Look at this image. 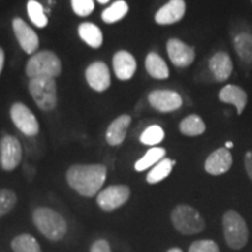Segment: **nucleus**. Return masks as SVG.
<instances>
[{
  "label": "nucleus",
  "mask_w": 252,
  "mask_h": 252,
  "mask_svg": "<svg viewBox=\"0 0 252 252\" xmlns=\"http://www.w3.org/2000/svg\"><path fill=\"white\" fill-rule=\"evenodd\" d=\"M106 167L100 163L74 165L68 169V185L82 196L93 197L99 193L106 179Z\"/></svg>",
  "instance_id": "nucleus-1"
},
{
  "label": "nucleus",
  "mask_w": 252,
  "mask_h": 252,
  "mask_svg": "<svg viewBox=\"0 0 252 252\" xmlns=\"http://www.w3.org/2000/svg\"><path fill=\"white\" fill-rule=\"evenodd\" d=\"M32 219L37 230L50 241H60L67 232L68 226L64 217L50 208H36Z\"/></svg>",
  "instance_id": "nucleus-2"
},
{
  "label": "nucleus",
  "mask_w": 252,
  "mask_h": 252,
  "mask_svg": "<svg viewBox=\"0 0 252 252\" xmlns=\"http://www.w3.org/2000/svg\"><path fill=\"white\" fill-rule=\"evenodd\" d=\"M62 71V64L58 55L50 50H41L32 55L26 64V75L30 78L58 77Z\"/></svg>",
  "instance_id": "nucleus-3"
},
{
  "label": "nucleus",
  "mask_w": 252,
  "mask_h": 252,
  "mask_svg": "<svg viewBox=\"0 0 252 252\" xmlns=\"http://www.w3.org/2000/svg\"><path fill=\"white\" fill-rule=\"evenodd\" d=\"M28 90L32 98L43 111H52L58 104V87L54 78L35 77L31 78Z\"/></svg>",
  "instance_id": "nucleus-4"
},
{
  "label": "nucleus",
  "mask_w": 252,
  "mask_h": 252,
  "mask_svg": "<svg viewBox=\"0 0 252 252\" xmlns=\"http://www.w3.org/2000/svg\"><path fill=\"white\" fill-rule=\"evenodd\" d=\"M223 232L229 248L239 250L249 241V230L243 217L235 210H228L223 215Z\"/></svg>",
  "instance_id": "nucleus-5"
},
{
  "label": "nucleus",
  "mask_w": 252,
  "mask_h": 252,
  "mask_svg": "<svg viewBox=\"0 0 252 252\" xmlns=\"http://www.w3.org/2000/svg\"><path fill=\"white\" fill-rule=\"evenodd\" d=\"M171 220L174 228L184 235L198 234L206 228V223L201 214L187 204L175 207L171 214Z\"/></svg>",
  "instance_id": "nucleus-6"
},
{
  "label": "nucleus",
  "mask_w": 252,
  "mask_h": 252,
  "mask_svg": "<svg viewBox=\"0 0 252 252\" xmlns=\"http://www.w3.org/2000/svg\"><path fill=\"white\" fill-rule=\"evenodd\" d=\"M131 190L125 185H113L97 194V204L104 212H112L124 206L130 198Z\"/></svg>",
  "instance_id": "nucleus-7"
},
{
  "label": "nucleus",
  "mask_w": 252,
  "mask_h": 252,
  "mask_svg": "<svg viewBox=\"0 0 252 252\" xmlns=\"http://www.w3.org/2000/svg\"><path fill=\"white\" fill-rule=\"evenodd\" d=\"M11 119L21 133L34 137L39 133L40 125L33 112L23 103H14L11 106Z\"/></svg>",
  "instance_id": "nucleus-8"
},
{
  "label": "nucleus",
  "mask_w": 252,
  "mask_h": 252,
  "mask_svg": "<svg viewBox=\"0 0 252 252\" xmlns=\"http://www.w3.org/2000/svg\"><path fill=\"white\" fill-rule=\"evenodd\" d=\"M23 159V147L13 135L6 134L0 140V165L4 171H13Z\"/></svg>",
  "instance_id": "nucleus-9"
},
{
  "label": "nucleus",
  "mask_w": 252,
  "mask_h": 252,
  "mask_svg": "<svg viewBox=\"0 0 252 252\" xmlns=\"http://www.w3.org/2000/svg\"><path fill=\"white\" fill-rule=\"evenodd\" d=\"M12 28H13V33L21 49L27 54L34 55V53H36V50L39 49L40 41L39 36H37L33 28L25 23L21 18L13 19Z\"/></svg>",
  "instance_id": "nucleus-10"
},
{
  "label": "nucleus",
  "mask_w": 252,
  "mask_h": 252,
  "mask_svg": "<svg viewBox=\"0 0 252 252\" xmlns=\"http://www.w3.org/2000/svg\"><path fill=\"white\" fill-rule=\"evenodd\" d=\"M149 103L159 112H173L181 108L182 97L173 90H153L149 94Z\"/></svg>",
  "instance_id": "nucleus-11"
},
{
  "label": "nucleus",
  "mask_w": 252,
  "mask_h": 252,
  "mask_svg": "<svg viewBox=\"0 0 252 252\" xmlns=\"http://www.w3.org/2000/svg\"><path fill=\"white\" fill-rule=\"evenodd\" d=\"M167 53L173 64L179 68L190 65L195 60V49L179 39H169L167 41Z\"/></svg>",
  "instance_id": "nucleus-12"
},
{
  "label": "nucleus",
  "mask_w": 252,
  "mask_h": 252,
  "mask_svg": "<svg viewBox=\"0 0 252 252\" xmlns=\"http://www.w3.org/2000/svg\"><path fill=\"white\" fill-rule=\"evenodd\" d=\"M86 80L91 89L97 93H103L111 86V75L109 68L102 61L91 63L86 70Z\"/></svg>",
  "instance_id": "nucleus-13"
},
{
  "label": "nucleus",
  "mask_w": 252,
  "mask_h": 252,
  "mask_svg": "<svg viewBox=\"0 0 252 252\" xmlns=\"http://www.w3.org/2000/svg\"><path fill=\"white\" fill-rule=\"evenodd\" d=\"M232 166V156L225 147H220L210 154L204 162V169L210 175H222Z\"/></svg>",
  "instance_id": "nucleus-14"
},
{
  "label": "nucleus",
  "mask_w": 252,
  "mask_h": 252,
  "mask_svg": "<svg viewBox=\"0 0 252 252\" xmlns=\"http://www.w3.org/2000/svg\"><path fill=\"white\" fill-rule=\"evenodd\" d=\"M112 67L118 80L128 81L133 77L137 70V61L127 50H119L113 55Z\"/></svg>",
  "instance_id": "nucleus-15"
},
{
  "label": "nucleus",
  "mask_w": 252,
  "mask_h": 252,
  "mask_svg": "<svg viewBox=\"0 0 252 252\" xmlns=\"http://www.w3.org/2000/svg\"><path fill=\"white\" fill-rule=\"evenodd\" d=\"M186 13L185 0H169L154 15L158 25H173L180 21Z\"/></svg>",
  "instance_id": "nucleus-16"
},
{
  "label": "nucleus",
  "mask_w": 252,
  "mask_h": 252,
  "mask_svg": "<svg viewBox=\"0 0 252 252\" xmlns=\"http://www.w3.org/2000/svg\"><path fill=\"white\" fill-rule=\"evenodd\" d=\"M209 69L217 82H224L231 76L234 64L228 53L219 52L209 60Z\"/></svg>",
  "instance_id": "nucleus-17"
},
{
  "label": "nucleus",
  "mask_w": 252,
  "mask_h": 252,
  "mask_svg": "<svg viewBox=\"0 0 252 252\" xmlns=\"http://www.w3.org/2000/svg\"><path fill=\"white\" fill-rule=\"evenodd\" d=\"M131 116L122 115L113 121L109 125L108 130H106L105 139L110 146H119L125 140L126 133H127V128L131 124Z\"/></svg>",
  "instance_id": "nucleus-18"
},
{
  "label": "nucleus",
  "mask_w": 252,
  "mask_h": 252,
  "mask_svg": "<svg viewBox=\"0 0 252 252\" xmlns=\"http://www.w3.org/2000/svg\"><path fill=\"white\" fill-rule=\"evenodd\" d=\"M220 102L231 104L237 110V115H242L248 103V94L245 91L234 84H228L219 94Z\"/></svg>",
  "instance_id": "nucleus-19"
},
{
  "label": "nucleus",
  "mask_w": 252,
  "mask_h": 252,
  "mask_svg": "<svg viewBox=\"0 0 252 252\" xmlns=\"http://www.w3.org/2000/svg\"><path fill=\"white\" fill-rule=\"evenodd\" d=\"M145 68L150 76L157 80H166L169 77V69L165 60L154 52L149 53L145 59Z\"/></svg>",
  "instance_id": "nucleus-20"
},
{
  "label": "nucleus",
  "mask_w": 252,
  "mask_h": 252,
  "mask_svg": "<svg viewBox=\"0 0 252 252\" xmlns=\"http://www.w3.org/2000/svg\"><path fill=\"white\" fill-rule=\"evenodd\" d=\"M78 35L91 48H100L103 45V33L100 28L93 23H83L78 26Z\"/></svg>",
  "instance_id": "nucleus-21"
},
{
  "label": "nucleus",
  "mask_w": 252,
  "mask_h": 252,
  "mask_svg": "<svg viewBox=\"0 0 252 252\" xmlns=\"http://www.w3.org/2000/svg\"><path fill=\"white\" fill-rule=\"evenodd\" d=\"M234 48L238 58L247 63H252V34L242 32L234 39Z\"/></svg>",
  "instance_id": "nucleus-22"
},
{
  "label": "nucleus",
  "mask_w": 252,
  "mask_h": 252,
  "mask_svg": "<svg viewBox=\"0 0 252 252\" xmlns=\"http://www.w3.org/2000/svg\"><path fill=\"white\" fill-rule=\"evenodd\" d=\"M180 132L187 137H196L206 132V124L197 115H190L184 118L180 123Z\"/></svg>",
  "instance_id": "nucleus-23"
},
{
  "label": "nucleus",
  "mask_w": 252,
  "mask_h": 252,
  "mask_svg": "<svg viewBox=\"0 0 252 252\" xmlns=\"http://www.w3.org/2000/svg\"><path fill=\"white\" fill-rule=\"evenodd\" d=\"M175 165L174 160L168 159V158H163L161 161H159L152 169L149 172L146 176V181L150 185H156L158 182L165 180V179L171 174L173 166Z\"/></svg>",
  "instance_id": "nucleus-24"
},
{
  "label": "nucleus",
  "mask_w": 252,
  "mask_h": 252,
  "mask_svg": "<svg viewBox=\"0 0 252 252\" xmlns=\"http://www.w3.org/2000/svg\"><path fill=\"white\" fill-rule=\"evenodd\" d=\"M166 156V150L162 147H152L134 163V169L138 172L146 171L150 167L156 166Z\"/></svg>",
  "instance_id": "nucleus-25"
},
{
  "label": "nucleus",
  "mask_w": 252,
  "mask_h": 252,
  "mask_svg": "<svg viewBox=\"0 0 252 252\" xmlns=\"http://www.w3.org/2000/svg\"><path fill=\"white\" fill-rule=\"evenodd\" d=\"M128 13V5L124 0H117L105 8L102 13V20L106 24H115L122 20Z\"/></svg>",
  "instance_id": "nucleus-26"
},
{
  "label": "nucleus",
  "mask_w": 252,
  "mask_h": 252,
  "mask_svg": "<svg viewBox=\"0 0 252 252\" xmlns=\"http://www.w3.org/2000/svg\"><path fill=\"white\" fill-rule=\"evenodd\" d=\"M28 18L37 28H45L48 25V18L45 13L43 6L36 0H28L27 2Z\"/></svg>",
  "instance_id": "nucleus-27"
},
{
  "label": "nucleus",
  "mask_w": 252,
  "mask_h": 252,
  "mask_svg": "<svg viewBox=\"0 0 252 252\" xmlns=\"http://www.w3.org/2000/svg\"><path fill=\"white\" fill-rule=\"evenodd\" d=\"M12 249L14 252H42L36 239L28 234L17 236L12 241Z\"/></svg>",
  "instance_id": "nucleus-28"
},
{
  "label": "nucleus",
  "mask_w": 252,
  "mask_h": 252,
  "mask_svg": "<svg viewBox=\"0 0 252 252\" xmlns=\"http://www.w3.org/2000/svg\"><path fill=\"white\" fill-rule=\"evenodd\" d=\"M165 138V131L160 125H151L140 134V143L147 146H156Z\"/></svg>",
  "instance_id": "nucleus-29"
},
{
  "label": "nucleus",
  "mask_w": 252,
  "mask_h": 252,
  "mask_svg": "<svg viewBox=\"0 0 252 252\" xmlns=\"http://www.w3.org/2000/svg\"><path fill=\"white\" fill-rule=\"evenodd\" d=\"M17 203V195L9 189H0V217L8 214Z\"/></svg>",
  "instance_id": "nucleus-30"
},
{
  "label": "nucleus",
  "mask_w": 252,
  "mask_h": 252,
  "mask_svg": "<svg viewBox=\"0 0 252 252\" xmlns=\"http://www.w3.org/2000/svg\"><path fill=\"white\" fill-rule=\"evenodd\" d=\"M71 7L78 17H88L94 12V0H71Z\"/></svg>",
  "instance_id": "nucleus-31"
},
{
  "label": "nucleus",
  "mask_w": 252,
  "mask_h": 252,
  "mask_svg": "<svg viewBox=\"0 0 252 252\" xmlns=\"http://www.w3.org/2000/svg\"><path fill=\"white\" fill-rule=\"evenodd\" d=\"M188 252H220V248L212 239H200L189 247Z\"/></svg>",
  "instance_id": "nucleus-32"
},
{
  "label": "nucleus",
  "mask_w": 252,
  "mask_h": 252,
  "mask_svg": "<svg viewBox=\"0 0 252 252\" xmlns=\"http://www.w3.org/2000/svg\"><path fill=\"white\" fill-rule=\"evenodd\" d=\"M91 252H111V248L108 241L105 239H98L91 247Z\"/></svg>",
  "instance_id": "nucleus-33"
},
{
  "label": "nucleus",
  "mask_w": 252,
  "mask_h": 252,
  "mask_svg": "<svg viewBox=\"0 0 252 252\" xmlns=\"http://www.w3.org/2000/svg\"><path fill=\"white\" fill-rule=\"evenodd\" d=\"M244 163H245V171H247V174L249 176V179L252 181V151H249V152L245 153Z\"/></svg>",
  "instance_id": "nucleus-34"
},
{
  "label": "nucleus",
  "mask_w": 252,
  "mask_h": 252,
  "mask_svg": "<svg viewBox=\"0 0 252 252\" xmlns=\"http://www.w3.org/2000/svg\"><path fill=\"white\" fill-rule=\"evenodd\" d=\"M4 64H5V52L4 49L0 47V74H1L2 69H4Z\"/></svg>",
  "instance_id": "nucleus-35"
},
{
  "label": "nucleus",
  "mask_w": 252,
  "mask_h": 252,
  "mask_svg": "<svg viewBox=\"0 0 252 252\" xmlns=\"http://www.w3.org/2000/svg\"><path fill=\"white\" fill-rule=\"evenodd\" d=\"M167 252H184V251H182L181 249H179V248H172V249H169V250Z\"/></svg>",
  "instance_id": "nucleus-36"
},
{
  "label": "nucleus",
  "mask_w": 252,
  "mask_h": 252,
  "mask_svg": "<svg viewBox=\"0 0 252 252\" xmlns=\"http://www.w3.org/2000/svg\"><path fill=\"white\" fill-rule=\"evenodd\" d=\"M231 147H234V143H231V141H228V143L225 144V149H231Z\"/></svg>",
  "instance_id": "nucleus-37"
},
{
  "label": "nucleus",
  "mask_w": 252,
  "mask_h": 252,
  "mask_svg": "<svg viewBox=\"0 0 252 252\" xmlns=\"http://www.w3.org/2000/svg\"><path fill=\"white\" fill-rule=\"evenodd\" d=\"M97 1H98L99 4H108L110 0H97Z\"/></svg>",
  "instance_id": "nucleus-38"
}]
</instances>
